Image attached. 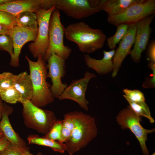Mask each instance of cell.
I'll use <instances>...</instances> for the list:
<instances>
[{
  "instance_id": "4dcf8cb0",
  "label": "cell",
  "mask_w": 155,
  "mask_h": 155,
  "mask_svg": "<svg viewBox=\"0 0 155 155\" xmlns=\"http://www.w3.org/2000/svg\"><path fill=\"white\" fill-rule=\"evenodd\" d=\"M0 24L12 26L17 25L15 16L1 11H0Z\"/></svg>"
},
{
  "instance_id": "9a60e30c",
  "label": "cell",
  "mask_w": 155,
  "mask_h": 155,
  "mask_svg": "<svg viewBox=\"0 0 155 155\" xmlns=\"http://www.w3.org/2000/svg\"><path fill=\"white\" fill-rule=\"evenodd\" d=\"M136 24L129 25L127 32L115 50L113 58V68L112 72L113 78L117 75L121 65L126 57L130 54L133 45L136 30Z\"/></svg>"
},
{
  "instance_id": "8d00e7d4",
  "label": "cell",
  "mask_w": 155,
  "mask_h": 155,
  "mask_svg": "<svg viewBox=\"0 0 155 155\" xmlns=\"http://www.w3.org/2000/svg\"><path fill=\"white\" fill-rule=\"evenodd\" d=\"M13 0H0V5L9 2Z\"/></svg>"
},
{
  "instance_id": "4fadbf2b",
  "label": "cell",
  "mask_w": 155,
  "mask_h": 155,
  "mask_svg": "<svg viewBox=\"0 0 155 155\" xmlns=\"http://www.w3.org/2000/svg\"><path fill=\"white\" fill-rule=\"evenodd\" d=\"M38 31L28 29L17 25L12 27L9 34L13 43V54L11 57L10 65L13 67L19 65V57L23 46L27 42L36 40Z\"/></svg>"
},
{
  "instance_id": "d6986e66",
  "label": "cell",
  "mask_w": 155,
  "mask_h": 155,
  "mask_svg": "<svg viewBox=\"0 0 155 155\" xmlns=\"http://www.w3.org/2000/svg\"><path fill=\"white\" fill-rule=\"evenodd\" d=\"M14 87L21 95L20 102L22 104L30 100L33 94V88L30 75L26 72L15 75Z\"/></svg>"
},
{
  "instance_id": "d4e9b609",
  "label": "cell",
  "mask_w": 155,
  "mask_h": 155,
  "mask_svg": "<svg viewBox=\"0 0 155 155\" xmlns=\"http://www.w3.org/2000/svg\"><path fill=\"white\" fill-rule=\"evenodd\" d=\"M0 96L2 100L11 104L20 102L21 98L20 94L14 86L1 92Z\"/></svg>"
},
{
  "instance_id": "d590c367",
  "label": "cell",
  "mask_w": 155,
  "mask_h": 155,
  "mask_svg": "<svg viewBox=\"0 0 155 155\" xmlns=\"http://www.w3.org/2000/svg\"><path fill=\"white\" fill-rule=\"evenodd\" d=\"M22 155H43L40 152L36 154H33L30 152L29 150H28L26 151Z\"/></svg>"
},
{
  "instance_id": "8fae6325",
  "label": "cell",
  "mask_w": 155,
  "mask_h": 155,
  "mask_svg": "<svg viewBox=\"0 0 155 155\" xmlns=\"http://www.w3.org/2000/svg\"><path fill=\"white\" fill-rule=\"evenodd\" d=\"M65 60L56 54L52 55L48 60L46 65L48 72L47 78H50L52 84L51 89L55 98H57L67 86L62 82L61 79L66 73Z\"/></svg>"
},
{
  "instance_id": "836d02e7",
  "label": "cell",
  "mask_w": 155,
  "mask_h": 155,
  "mask_svg": "<svg viewBox=\"0 0 155 155\" xmlns=\"http://www.w3.org/2000/svg\"><path fill=\"white\" fill-rule=\"evenodd\" d=\"M10 143L4 136L0 138V152L4 149Z\"/></svg>"
},
{
  "instance_id": "74e56055",
  "label": "cell",
  "mask_w": 155,
  "mask_h": 155,
  "mask_svg": "<svg viewBox=\"0 0 155 155\" xmlns=\"http://www.w3.org/2000/svg\"><path fill=\"white\" fill-rule=\"evenodd\" d=\"M3 103L0 105V121L2 117V112L3 108Z\"/></svg>"
},
{
  "instance_id": "cb8c5ba5",
  "label": "cell",
  "mask_w": 155,
  "mask_h": 155,
  "mask_svg": "<svg viewBox=\"0 0 155 155\" xmlns=\"http://www.w3.org/2000/svg\"><path fill=\"white\" fill-rule=\"evenodd\" d=\"M129 26L124 24L117 26L114 34L107 39V45L111 50L115 49L117 44L123 38L127 32Z\"/></svg>"
},
{
  "instance_id": "52a82bcc",
  "label": "cell",
  "mask_w": 155,
  "mask_h": 155,
  "mask_svg": "<svg viewBox=\"0 0 155 155\" xmlns=\"http://www.w3.org/2000/svg\"><path fill=\"white\" fill-rule=\"evenodd\" d=\"M155 11V0H140L121 13L108 17L107 21L116 26L122 24H136L146 17L154 14Z\"/></svg>"
},
{
  "instance_id": "4316f807",
  "label": "cell",
  "mask_w": 155,
  "mask_h": 155,
  "mask_svg": "<svg viewBox=\"0 0 155 155\" xmlns=\"http://www.w3.org/2000/svg\"><path fill=\"white\" fill-rule=\"evenodd\" d=\"M15 75L5 72L0 74V92L14 86Z\"/></svg>"
},
{
  "instance_id": "60d3db41",
  "label": "cell",
  "mask_w": 155,
  "mask_h": 155,
  "mask_svg": "<svg viewBox=\"0 0 155 155\" xmlns=\"http://www.w3.org/2000/svg\"><path fill=\"white\" fill-rule=\"evenodd\" d=\"M155 155V152H154L152 155Z\"/></svg>"
},
{
  "instance_id": "7a4b0ae2",
  "label": "cell",
  "mask_w": 155,
  "mask_h": 155,
  "mask_svg": "<svg viewBox=\"0 0 155 155\" xmlns=\"http://www.w3.org/2000/svg\"><path fill=\"white\" fill-rule=\"evenodd\" d=\"M28 64L33 94L31 101L36 106L42 108L53 102L55 98L52 92L51 85L46 81L47 68L43 57L39 55L36 61L25 57Z\"/></svg>"
},
{
  "instance_id": "3957f363",
  "label": "cell",
  "mask_w": 155,
  "mask_h": 155,
  "mask_svg": "<svg viewBox=\"0 0 155 155\" xmlns=\"http://www.w3.org/2000/svg\"><path fill=\"white\" fill-rule=\"evenodd\" d=\"M75 125L69 139L64 143L66 151L72 155L86 146L97 136L95 118L82 111H74Z\"/></svg>"
},
{
  "instance_id": "ba28073f",
  "label": "cell",
  "mask_w": 155,
  "mask_h": 155,
  "mask_svg": "<svg viewBox=\"0 0 155 155\" xmlns=\"http://www.w3.org/2000/svg\"><path fill=\"white\" fill-rule=\"evenodd\" d=\"M56 9L54 6L48 9H41L35 13L37 17L38 26V33L35 40L28 46L29 50L34 58L39 55L43 58L48 47L49 26L50 18L53 11Z\"/></svg>"
},
{
  "instance_id": "30bf717a",
  "label": "cell",
  "mask_w": 155,
  "mask_h": 155,
  "mask_svg": "<svg viewBox=\"0 0 155 155\" xmlns=\"http://www.w3.org/2000/svg\"><path fill=\"white\" fill-rule=\"evenodd\" d=\"M97 76L93 73L86 72L82 78L73 80L58 98L59 100H70L76 102L81 108L89 110L88 101L85 94L90 80Z\"/></svg>"
},
{
  "instance_id": "1f68e13d",
  "label": "cell",
  "mask_w": 155,
  "mask_h": 155,
  "mask_svg": "<svg viewBox=\"0 0 155 155\" xmlns=\"http://www.w3.org/2000/svg\"><path fill=\"white\" fill-rule=\"evenodd\" d=\"M151 70L152 71V75L146 78L142 85L143 87L145 88H153L155 87V69Z\"/></svg>"
},
{
  "instance_id": "f546056e",
  "label": "cell",
  "mask_w": 155,
  "mask_h": 155,
  "mask_svg": "<svg viewBox=\"0 0 155 155\" xmlns=\"http://www.w3.org/2000/svg\"><path fill=\"white\" fill-rule=\"evenodd\" d=\"M29 149H23L10 144L4 149L0 152V155H22Z\"/></svg>"
},
{
  "instance_id": "e575fe53",
  "label": "cell",
  "mask_w": 155,
  "mask_h": 155,
  "mask_svg": "<svg viewBox=\"0 0 155 155\" xmlns=\"http://www.w3.org/2000/svg\"><path fill=\"white\" fill-rule=\"evenodd\" d=\"M12 26L0 24V34H9L10 28Z\"/></svg>"
},
{
  "instance_id": "ac0fdd59",
  "label": "cell",
  "mask_w": 155,
  "mask_h": 155,
  "mask_svg": "<svg viewBox=\"0 0 155 155\" xmlns=\"http://www.w3.org/2000/svg\"><path fill=\"white\" fill-rule=\"evenodd\" d=\"M140 0H100L98 6L100 11H105L108 17L119 14Z\"/></svg>"
},
{
  "instance_id": "6da1fadb",
  "label": "cell",
  "mask_w": 155,
  "mask_h": 155,
  "mask_svg": "<svg viewBox=\"0 0 155 155\" xmlns=\"http://www.w3.org/2000/svg\"><path fill=\"white\" fill-rule=\"evenodd\" d=\"M65 36L75 43L81 52L88 54L102 48L106 38L102 30L92 28L83 22L68 25L65 28Z\"/></svg>"
},
{
  "instance_id": "44dd1931",
  "label": "cell",
  "mask_w": 155,
  "mask_h": 155,
  "mask_svg": "<svg viewBox=\"0 0 155 155\" xmlns=\"http://www.w3.org/2000/svg\"><path fill=\"white\" fill-rule=\"evenodd\" d=\"M15 17L17 25L28 29L38 31L37 17L34 12H22L16 16Z\"/></svg>"
},
{
  "instance_id": "7c38bea8",
  "label": "cell",
  "mask_w": 155,
  "mask_h": 155,
  "mask_svg": "<svg viewBox=\"0 0 155 155\" xmlns=\"http://www.w3.org/2000/svg\"><path fill=\"white\" fill-rule=\"evenodd\" d=\"M154 14L148 16L136 24L133 47L130 54L131 59L135 63L140 62L142 54L148 44L151 30L150 25Z\"/></svg>"
},
{
  "instance_id": "5bb4252c",
  "label": "cell",
  "mask_w": 155,
  "mask_h": 155,
  "mask_svg": "<svg viewBox=\"0 0 155 155\" xmlns=\"http://www.w3.org/2000/svg\"><path fill=\"white\" fill-rule=\"evenodd\" d=\"M56 0H13L0 5V11L14 16L20 12L30 11L35 12L41 9H48L55 6Z\"/></svg>"
},
{
  "instance_id": "484cf974",
  "label": "cell",
  "mask_w": 155,
  "mask_h": 155,
  "mask_svg": "<svg viewBox=\"0 0 155 155\" xmlns=\"http://www.w3.org/2000/svg\"><path fill=\"white\" fill-rule=\"evenodd\" d=\"M62 123V120H57L49 131L43 136L60 142Z\"/></svg>"
},
{
  "instance_id": "ab89813d",
  "label": "cell",
  "mask_w": 155,
  "mask_h": 155,
  "mask_svg": "<svg viewBox=\"0 0 155 155\" xmlns=\"http://www.w3.org/2000/svg\"><path fill=\"white\" fill-rule=\"evenodd\" d=\"M3 103H2V100L0 96V105L2 104Z\"/></svg>"
},
{
  "instance_id": "e0dca14e",
  "label": "cell",
  "mask_w": 155,
  "mask_h": 155,
  "mask_svg": "<svg viewBox=\"0 0 155 155\" xmlns=\"http://www.w3.org/2000/svg\"><path fill=\"white\" fill-rule=\"evenodd\" d=\"M115 49L103 51V57L100 59L92 58L89 54H84V61L87 67L94 70L98 74L104 75L112 72L113 68V58Z\"/></svg>"
},
{
  "instance_id": "7402d4cb",
  "label": "cell",
  "mask_w": 155,
  "mask_h": 155,
  "mask_svg": "<svg viewBox=\"0 0 155 155\" xmlns=\"http://www.w3.org/2000/svg\"><path fill=\"white\" fill-rule=\"evenodd\" d=\"M62 120L60 142L65 143L70 138L74 127L75 121L74 112L65 114Z\"/></svg>"
},
{
  "instance_id": "f1b7e54d",
  "label": "cell",
  "mask_w": 155,
  "mask_h": 155,
  "mask_svg": "<svg viewBox=\"0 0 155 155\" xmlns=\"http://www.w3.org/2000/svg\"><path fill=\"white\" fill-rule=\"evenodd\" d=\"M123 91L125 94L124 95L132 102H137L145 101L144 94L139 90L125 88L124 89Z\"/></svg>"
},
{
  "instance_id": "9c48e42d",
  "label": "cell",
  "mask_w": 155,
  "mask_h": 155,
  "mask_svg": "<svg viewBox=\"0 0 155 155\" xmlns=\"http://www.w3.org/2000/svg\"><path fill=\"white\" fill-rule=\"evenodd\" d=\"M98 0H56V9L77 20L89 17L100 11Z\"/></svg>"
},
{
  "instance_id": "ffe728a7",
  "label": "cell",
  "mask_w": 155,
  "mask_h": 155,
  "mask_svg": "<svg viewBox=\"0 0 155 155\" xmlns=\"http://www.w3.org/2000/svg\"><path fill=\"white\" fill-rule=\"evenodd\" d=\"M28 144H34L47 147L51 148L55 152L63 153L66 151L64 143L54 141L43 136L40 137L37 135L32 134L27 138Z\"/></svg>"
},
{
  "instance_id": "2e32d148",
  "label": "cell",
  "mask_w": 155,
  "mask_h": 155,
  "mask_svg": "<svg viewBox=\"0 0 155 155\" xmlns=\"http://www.w3.org/2000/svg\"><path fill=\"white\" fill-rule=\"evenodd\" d=\"M3 104L0 129L4 136L11 144L23 149H29L26 142L15 131L10 123L9 116L13 112V108L5 104Z\"/></svg>"
},
{
  "instance_id": "277c9868",
  "label": "cell",
  "mask_w": 155,
  "mask_h": 155,
  "mask_svg": "<svg viewBox=\"0 0 155 155\" xmlns=\"http://www.w3.org/2000/svg\"><path fill=\"white\" fill-rule=\"evenodd\" d=\"M22 114L24 123L28 128L45 135L57 120L52 111L43 109L30 100L22 104Z\"/></svg>"
},
{
  "instance_id": "8992f818",
  "label": "cell",
  "mask_w": 155,
  "mask_h": 155,
  "mask_svg": "<svg viewBox=\"0 0 155 155\" xmlns=\"http://www.w3.org/2000/svg\"><path fill=\"white\" fill-rule=\"evenodd\" d=\"M141 117L136 114L129 105L120 111L116 117L117 123L122 129H128L138 140L142 152L144 155H149V151L146 146L148 135L155 132V129H146L140 123Z\"/></svg>"
},
{
  "instance_id": "603a6c76",
  "label": "cell",
  "mask_w": 155,
  "mask_h": 155,
  "mask_svg": "<svg viewBox=\"0 0 155 155\" xmlns=\"http://www.w3.org/2000/svg\"><path fill=\"white\" fill-rule=\"evenodd\" d=\"M124 97L129 104V106L133 111L137 115L148 119L151 123H153L155 121L151 115L149 108L145 101L133 102L126 97Z\"/></svg>"
},
{
  "instance_id": "5b68a950",
  "label": "cell",
  "mask_w": 155,
  "mask_h": 155,
  "mask_svg": "<svg viewBox=\"0 0 155 155\" xmlns=\"http://www.w3.org/2000/svg\"><path fill=\"white\" fill-rule=\"evenodd\" d=\"M65 28L62 23L60 12L55 9L51 15L49 26V43L48 48L44 58L45 61H47L53 54H56L65 60L71 53V49L65 45L64 36Z\"/></svg>"
},
{
  "instance_id": "f35d334b",
  "label": "cell",
  "mask_w": 155,
  "mask_h": 155,
  "mask_svg": "<svg viewBox=\"0 0 155 155\" xmlns=\"http://www.w3.org/2000/svg\"><path fill=\"white\" fill-rule=\"evenodd\" d=\"M4 136L3 133L0 129V138Z\"/></svg>"
},
{
  "instance_id": "d6a6232c",
  "label": "cell",
  "mask_w": 155,
  "mask_h": 155,
  "mask_svg": "<svg viewBox=\"0 0 155 155\" xmlns=\"http://www.w3.org/2000/svg\"><path fill=\"white\" fill-rule=\"evenodd\" d=\"M148 56L150 62H155V42L153 41L149 47Z\"/></svg>"
},
{
  "instance_id": "83f0119b",
  "label": "cell",
  "mask_w": 155,
  "mask_h": 155,
  "mask_svg": "<svg viewBox=\"0 0 155 155\" xmlns=\"http://www.w3.org/2000/svg\"><path fill=\"white\" fill-rule=\"evenodd\" d=\"M0 49L7 51L11 57L13 54L12 40L9 34H0Z\"/></svg>"
}]
</instances>
